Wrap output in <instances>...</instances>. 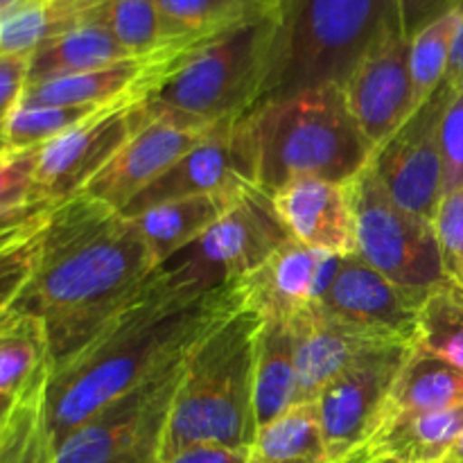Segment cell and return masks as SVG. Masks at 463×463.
Returning <instances> with one entry per match:
<instances>
[{
  "instance_id": "f6af8a7d",
  "label": "cell",
  "mask_w": 463,
  "mask_h": 463,
  "mask_svg": "<svg viewBox=\"0 0 463 463\" xmlns=\"http://www.w3.org/2000/svg\"><path fill=\"white\" fill-rule=\"evenodd\" d=\"M5 118H0V154L7 152V143H5Z\"/></svg>"
},
{
  "instance_id": "d6986e66",
  "label": "cell",
  "mask_w": 463,
  "mask_h": 463,
  "mask_svg": "<svg viewBox=\"0 0 463 463\" xmlns=\"http://www.w3.org/2000/svg\"><path fill=\"white\" fill-rule=\"evenodd\" d=\"M289 326L297 335V402L294 405L315 402L326 384L333 383L348 366L378 348L393 346L392 342H383L371 335L335 324L317 307Z\"/></svg>"
},
{
  "instance_id": "4316f807",
  "label": "cell",
  "mask_w": 463,
  "mask_h": 463,
  "mask_svg": "<svg viewBox=\"0 0 463 463\" xmlns=\"http://www.w3.org/2000/svg\"><path fill=\"white\" fill-rule=\"evenodd\" d=\"M99 0H32L0 18V54H32L89 21Z\"/></svg>"
},
{
  "instance_id": "277c9868",
  "label": "cell",
  "mask_w": 463,
  "mask_h": 463,
  "mask_svg": "<svg viewBox=\"0 0 463 463\" xmlns=\"http://www.w3.org/2000/svg\"><path fill=\"white\" fill-rule=\"evenodd\" d=\"M244 122L256 158V185L269 197L303 179L346 184L375 152L348 111L342 86L265 102Z\"/></svg>"
},
{
  "instance_id": "8fae6325",
  "label": "cell",
  "mask_w": 463,
  "mask_h": 463,
  "mask_svg": "<svg viewBox=\"0 0 463 463\" xmlns=\"http://www.w3.org/2000/svg\"><path fill=\"white\" fill-rule=\"evenodd\" d=\"M455 90L443 81L371 156L389 197L414 215L434 220L443 199L441 118Z\"/></svg>"
},
{
  "instance_id": "83f0119b",
  "label": "cell",
  "mask_w": 463,
  "mask_h": 463,
  "mask_svg": "<svg viewBox=\"0 0 463 463\" xmlns=\"http://www.w3.org/2000/svg\"><path fill=\"white\" fill-rule=\"evenodd\" d=\"M52 364L45 324L7 310L0 317V396H18L43 366Z\"/></svg>"
},
{
  "instance_id": "d590c367",
  "label": "cell",
  "mask_w": 463,
  "mask_h": 463,
  "mask_svg": "<svg viewBox=\"0 0 463 463\" xmlns=\"http://www.w3.org/2000/svg\"><path fill=\"white\" fill-rule=\"evenodd\" d=\"M443 197L463 188V93H455L441 118Z\"/></svg>"
},
{
  "instance_id": "3957f363",
  "label": "cell",
  "mask_w": 463,
  "mask_h": 463,
  "mask_svg": "<svg viewBox=\"0 0 463 463\" xmlns=\"http://www.w3.org/2000/svg\"><path fill=\"white\" fill-rule=\"evenodd\" d=\"M262 319L242 306L188 353L161 463L194 446L244 448L256 437L253 362Z\"/></svg>"
},
{
  "instance_id": "1f68e13d",
  "label": "cell",
  "mask_w": 463,
  "mask_h": 463,
  "mask_svg": "<svg viewBox=\"0 0 463 463\" xmlns=\"http://www.w3.org/2000/svg\"><path fill=\"white\" fill-rule=\"evenodd\" d=\"M99 109L102 107H41V104L18 102L5 118L7 152L43 147L50 140L59 138L81 120L98 113Z\"/></svg>"
},
{
  "instance_id": "f35d334b",
  "label": "cell",
  "mask_w": 463,
  "mask_h": 463,
  "mask_svg": "<svg viewBox=\"0 0 463 463\" xmlns=\"http://www.w3.org/2000/svg\"><path fill=\"white\" fill-rule=\"evenodd\" d=\"M165 463H249L244 448L222 446H194L179 452Z\"/></svg>"
},
{
  "instance_id": "5b68a950",
  "label": "cell",
  "mask_w": 463,
  "mask_h": 463,
  "mask_svg": "<svg viewBox=\"0 0 463 463\" xmlns=\"http://www.w3.org/2000/svg\"><path fill=\"white\" fill-rule=\"evenodd\" d=\"M392 30H401L398 0H280L258 107L321 86H344Z\"/></svg>"
},
{
  "instance_id": "ab89813d",
  "label": "cell",
  "mask_w": 463,
  "mask_h": 463,
  "mask_svg": "<svg viewBox=\"0 0 463 463\" xmlns=\"http://www.w3.org/2000/svg\"><path fill=\"white\" fill-rule=\"evenodd\" d=\"M457 9H459V25H457L455 41H452L450 61H448V72L443 81L455 93H463V0L457 3Z\"/></svg>"
},
{
  "instance_id": "e0dca14e",
  "label": "cell",
  "mask_w": 463,
  "mask_h": 463,
  "mask_svg": "<svg viewBox=\"0 0 463 463\" xmlns=\"http://www.w3.org/2000/svg\"><path fill=\"white\" fill-rule=\"evenodd\" d=\"M208 127L181 125L170 118H152L116 156L89 181L84 194L122 211L163 172L194 147Z\"/></svg>"
},
{
  "instance_id": "ee69618b",
  "label": "cell",
  "mask_w": 463,
  "mask_h": 463,
  "mask_svg": "<svg viewBox=\"0 0 463 463\" xmlns=\"http://www.w3.org/2000/svg\"><path fill=\"white\" fill-rule=\"evenodd\" d=\"M14 401H16V396H0V428H3L5 419H7L9 410H12Z\"/></svg>"
},
{
  "instance_id": "7402d4cb",
  "label": "cell",
  "mask_w": 463,
  "mask_h": 463,
  "mask_svg": "<svg viewBox=\"0 0 463 463\" xmlns=\"http://www.w3.org/2000/svg\"><path fill=\"white\" fill-rule=\"evenodd\" d=\"M242 193L244 190L175 199L131 217L147 244L154 267L165 265L181 249L193 244L208 226L215 224L233 206Z\"/></svg>"
},
{
  "instance_id": "74e56055",
  "label": "cell",
  "mask_w": 463,
  "mask_h": 463,
  "mask_svg": "<svg viewBox=\"0 0 463 463\" xmlns=\"http://www.w3.org/2000/svg\"><path fill=\"white\" fill-rule=\"evenodd\" d=\"M459 0H398V16H401V30L407 39L437 21L452 7H457Z\"/></svg>"
},
{
  "instance_id": "9a60e30c",
  "label": "cell",
  "mask_w": 463,
  "mask_h": 463,
  "mask_svg": "<svg viewBox=\"0 0 463 463\" xmlns=\"http://www.w3.org/2000/svg\"><path fill=\"white\" fill-rule=\"evenodd\" d=\"M344 99L373 147L383 145L416 111L410 75V39L392 30L360 59L342 86Z\"/></svg>"
},
{
  "instance_id": "cb8c5ba5",
  "label": "cell",
  "mask_w": 463,
  "mask_h": 463,
  "mask_svg": "<svg viewBox=\"0 0 463 463\" xmlns=\"http://www.w3.org/2000/svg\"><path fill=\"white\" fill-rule=\"evenodd\" d=\"M297 402V335L285 321L262 319L253 362L256 428L283 416Z\"/></svg>"
},
{
  "instance_id": "f546056e",
  "label": "cell",
  "mask_w": 463,
  "mask_h": 463,
  "mask_svg": "<svg viewBox=\"0 0 463 463\" xmlns=\"http://www.w3.org/2000/svg\"><path fill=\"white\" fill-rule=\"evenodd\" d=\"M416 344L463 369V289L446 283L430 292L419 315Z\"/></svg>"
},
{
  "instance_id": "603a6c76",
  "label": "cell",
  "mask_w": 463,
  "mask_h": 463,
  "mask_svg": "<svg viewBox=\"0 0 463 463\" xmlns=\"http://www.w3.org/2000/svg\"><path fill=\"white\" fill-rule=\"evenodd\" d=\"M156 5L165 45L197 48L279 12L280 0H156Z\"/></svg>"
},
{
  "instance_id": "bcb514c9",
  "label": "cell",
  "mask_w": 463,
  "mask_h": 463,
  "mask_svg": "<svg viewBox=\"0 0 463 463\" xmlns=\"http://www.w3.org/2000/svg\"><path fill=\"white\" fill-rule=\"evenodd\" d=\"M0 156H3V154H0Z\"/></svg>"
},
{
  "instance_id": "ac0fdd59",
  "label": "cell",
  "mask_w": 463,
  "mask_h": 463,
  "mask_svg": "<svg viewBox=\"0 0 463 463\" xmlns=\"http://www.w3.org/2000/svg\"><path fill=\"white\" fill-rule=\"evenodd\" d=\"M271 203L289 238L321 251L357 253L348 181L303 179L271 194Z\"/></svg>"
},
{
  "instance_id": "d4e9b609",
  "label": "cell",
  "mask_w": 463,
  "mask_h": 463,
  "mask_svg": "<svg viewBox=\"0 0 463 463\" xmlns=\"http://www.w3.org/2000/svg\"><path fill=\"white\" fill-rule=\"evenodd\" d=\"M122 59H129L127 50L118 43L109 27L90 14L89 21L48 41L30 54L27 86L57 80V77L98 71V68L122 61Z\"/></svg>"
},
{
  "instance_id": "ba28073f",
  "label": "cell",
  "mask_w": 463,
  "mask_h": 463,
  "mask_svg": "<svg viewBox=\"0 0 463 463\" xmlns=\"http://www.w3.org/2000/svg\"><path fill=\"white\" fill-rule=\"evenodd\" d=\"M185 357L104 405L59 443L50 463H161Z\"/></svg>"
},
{
  "instance_id": "7bdbcfd3",
  "label": "cell",
  "mask_w": 463,
  "mask_h": 463,
  "mask_svg": "<svg viewBox=\"0 0 463 463\" xmlns=\"http://www.w3.org/2000/svg\"><path fill=\"white\" fill-rule=\"evenodd\" d=\"M32 3V0H0V18H5L7 14H12L14 9L23 7V5Z\"/></svg>"
},
{
  "instance_id": "8d00e7d4",
  "label": "cell",
  "mask_w": 463,
  "mask_h": 463,
  "mask_svg": "<svg viewBox=\"0 0 463 463\" xmlns=\"http://www.w3.org/2000/svg\"><path fill=\"white\" fill-rule=\"evenodd\" d=\"M30 54H0V118L7 116L27 86Z\"/></svg>"
},
{
  "instance_id": "6da1fadb",
  "label": "cell",
  "mask_w": 463,
  "mask_h": 463,
  "mask_svg": "<svg viewBox=\"0 0 463 463\" xmlns=\"http://www.w3.org/2000/svg\"><path fill=\"white\" fill-rule=\"evenodd\" d=\"M244 306L240 283L197 289L156 267L138 297L122 307L81 351L50 369L43 428L50 452L81 423L184 360L211 330Z\"/></svg>"
},
{
  "instance_id": "2e32d148",
  "label": "cell",
  "mask_w": 463,
  "mask_h": 463,
  "mask_svg": "<svg viewBox=\"0 0 463 463\" xmlns=\"http://www.w3.org/2000/svg\"><path fill=\"white\" fill-rule=\"evenodd\" d=\"M344 256L337 253L288 240L258 269L240 280L244 306L260 319L292 324L319 306Z\"/></svg>"
},
{
  "instance_id": "836d02e7",
  "label": "cell",
  "mask_w": 463,
  "mask_h": 463,
  "mask_svg": "<svg viewBox=\"0 0 463 463\" xmlns=\"http://www.w3.org/2000/svg\"><path fill=\"white\" fill-rule=\"evenodd\" d=\"M41 229L43 226L0 249V317L16 303L25 285L30 283L39 258Z\"/></svg>"
},
{
  "instance_id": "8992f818",
  "label": "cell",
  "mask_w": 463,
  "mask_h": 463,
  "mask_svg": "<svg viewBox=\"0 0 463 463\" xmlns=\"http://www.w3.org/2000/svg\"><path fill=\"white\" fill-rule=\"evenodd\" d=\"M276 25L279 12L190 52L147 98L152 118L211 127L213 122L251 113L260 102L269 72Z\"/></svg>"
},
{
  "instance_id": "4fadbf2b",
  "label": "cell",
  "mask_w": 463,
  "mask_h": 463,
  "mask_svg": "<svg viewBox=\"0 0 463 463\" xmlns=\"http://www.w3.org/2000/svg\"><path fill=\"white\" fill-rule=\"evenodd\" d=\"M428 297V292L393 283L353 253L344 256L342 267L317 310L357 333L414 346L420 307Z\"/></svg>"
},
{
  "instance_id": "5bb4252c",
  "label": "cell",
  "mask_w": 463,
  "mask_h": 463,
  "mask_svg": "<svg viewBox=\"0 0 463 463\" xmlns=\"http://www.w3.org/2000/svg\"><path fill=\"white\" fill-rule=\"evenodd\" d=\"M411 348L414 346L393 344L369 353L326 384L317 396V414L330 463L346 459L373 434L393 380L401 373Z\"/></svg>"
},
{
  "instance_id": "52a82bcc",
  "label": "cell",
  "mask_w": 463,
  "mask_h": 463,
  "mask_svg": "<svg viewBox=\"0 0 463 463\" xmlns=\"http://www.w3.org/2000/svg\"><path fill=\"white\" fill-rule=\"evenodd\" d=\"M357 256L402 288L434 292L450 283L432 220L398 206L369 165L348 181Z\"/></svg>"
},
{
  "instance_id": "60d3db41",
  "label": "cell",
  "mask_w": 463,
  "mask_h": 463,
  "mask_svg": "<svg viewBox=\"0 0 463 463\" xmlns=\"http://www.w3.org/2000/svg\"><path fill=\"white\" fill-rule=\"evenodd\" d=\"M48 220V217H43V220H36V222H30V224H18V226H0V249L7 247V244H12L14 240L23 238V235L32 233V231H36L39 226H43V222Z\"/></svg>"
},
{
  "instance_id": "7c38bea8",
  "label": "cell",
  "mask_w": 463,
  "mask_h": 463,
  "mask_svg": "<svg viewBox=\"0 0 463 463\" xmlns=\"http://www.w3.org/2000/svg\"><path fill=\"white\" fill-rule=\"evenodd\" d=\"M256 185V158L242 118L213 122L190 152L131 199L122 215L136 217L158 203L215 193H240ZM258 188V185H256Z\"/></svg>"
},
{
  "instance_id": "4dcf8cb0",
  "label": "cell",
  "mask_w": 463,
  "mask_h": 463,
  "mask_svg": "<svg viewBox=\"0 0 463 463\" xmlns=\"http://www.w3.org/2000/svg\"><path fill=\"white\" fill-rule=\"evenodd\" d=\"M457 25H459V9L452 7L410 39V75L414 84L416 107H420L446 80Z\"/></svg>"
},
{
  "instance_id": "b9f144b4",
  "label": "cell",
  "mask_w": 463,
  "mask_h": 463,
  "mask_svg": "<svg viewBox=\"0 0 463 463\" xmlns=\"http://www.w3.org/2000/svg\"><path fill=\"white\" fill-rule=\"evenodd\" d=\"M437 463H463V432L452 441V446L448 448L446 455H443Z\"/></svg>"
},
{
  "instance_id": "44dd1931",
  "label": "cell",
  "mask_w": 463,
  "mask_h": 463,
  "mask_svg": "<svg viewBox=\"0 0 463 463\" xmlns=\"http://www.w3.org/2000/svg\"><path fill=\"white\" fill-rule=\"evenodd\" d=\"M463 402V369L414 344L380 411L378 425L401 416L441 411ZM375 425V428H378Z\"/></svg>"
},
{
  "instance_id": "f1b7e54d",
  "label": "cell",
  "mask_w": 463,
  "mask_h": 463,
  "mask_svg": "<svg viewBox=\"0 0 463 463\" xmlns=\"http://www.w3.org/2000/svg\"><path fill=\"white\" fill-rule=\"evenodd\" d=\"M93 16L109 27L129 57H149L165 48L156 0H99Z\"/></svg>"
},
{
  "instance_id": "d6a6232c",
  "label": "cell",
  "mask_w": 463,
  "mask_h": 463,
  "mask_svg": "<svg viewBox=\"0 0 463 463\" xmlns=\"http://www.w3.org/2000/svg\"><path fill=\"white\" fill-rule=\"evenodd\" d=\"M39 149L5 152L0 156V226H18L43 220L54 208L34 202V175Z\"/></svg>"
},
{
  "instance_id": "ffe728a7",
  "label": "cell",
  "mask_w": 463,
  "mask_h": 463,
  "mask_svg": "<svg viewBox=\"0 0 463 463\" xmlns=\"http://www.w3.org/2000/svg\"><path fill=\"white\" fill-rule=\"evenodd\" d=\"M463 432V402L441 411L389 419L339 463H437Z\"/></svg>"
},
{
  "instance_id": "484cf974",
  "label": "cell",
  "mask_w": 463,
  "mask_h": 463,
  "mask_svg": "<svg viewBox=\"0 0 463 463\" xmlns=\"http://www.w3.org/2000/svg\"><path fill=\"white\" fill-rule=\"evenodd\" d=\"M249 463H330L315 402L294 405L260 428L247 448Z\"/></svg>"
},
{
  "instance_id": "9c48e42d",
  "label": "cell",
  "mask_w": 463,
  "mask_h": 463,
  "mask_svg": "<svg viewBox=\"0 0 463 463\" xmlns=\"http://www.w3.org/2000/svg\"><path fill=\"white\" fill-rule=\"evenodd\" d=\"M289 238L274 203L260 188H249L193 244L165 262L167 271L197 289L240 283Z\"/></svg>"
},
{
  "instance_id": "e575fe53",
  "label": "cell",
  "mask_w": 463,
  "mask_h": 463,
  "mask_svg": "<svg viewBox=\"0 0 463 463\" xmlns=\"http://www.w3.org/2000/svg\"><path fill=\"white\" fill-rule=\"evenodd\" d=\"M448 280L463 289V188L441 199L432 220Z\"/></svg>"
},
{
  "instance_id": "7a4b0ae2",
  "label": "cell",
  "mask_w": 463,
  "mask_h": 463,
  "mask_svg": "<svg viewBox=\"0 0 463 463\" xmlns=\"http://www.w3.org/2000/svg\"><path fill=\"white\" fill-rule=\"evenodd\" d=\"M154 269L136 222L81 193L48 215L30 283L9 310L43 321L52 366L61 364L138 297Z\"/></svg>"
},
{
  "instance_id": "30bf717a",
  "label": "cell",
  "mask_w": 463,
  "mask_h": 463,
  "mask_svg": "<svg viewBox=\"0 0 463 463\" xmlns=\"http://www.w3.org/2000/svg\"><path fill=\"white\" fill-rule=\"evenodd\" d=\"M149 89H136L109 102L71 131L39 149L34 175V202L45 208L84 193L89 181L129 143L149 120Z\"/></svg>"
}]
</instances>
